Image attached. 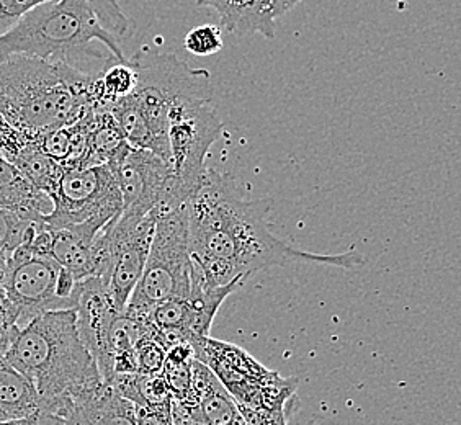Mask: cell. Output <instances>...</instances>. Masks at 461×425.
Instances as JSON below:
<instances>
[{"mask_svg":"<svg viewBox=\"0 0 461 425\" xmlns=\"http://www.w3.org/2000/svg\"><path fill=\"white\" fill-rule=\"evenodd\" d=\"M138 74L131 97L154 138L169 148V112L182 100H213L212 76L194 69L176 54L142 48L130 59ZM170 151V149H169Z\"/></svg>","mask_w":461,"mask_h":425,"instance_id":"obj_6","label":"cell"},{"mask_svg":"<svg viewBox=\"0 0 461 425\" xmlns=\"http://www.w3.org/2000/svg\"><path fill=\"white\" fill-rule=\"evenodd\" d=\"M198 7H212L221 18L222 27L230 33L248 35L260 33L268 40L276 36V27L268 25L260 10L258 0H195Z\"/></svg>","mask_w":461,"mask_h":425,"instance_id":"obj_18","label":"cell"},{"mask_svg":"<svg viewBox=\"0 0 461 425\" xmlns=\"http://www.w3.org/2000/svg\"><path fill=\"white\" fill-rule=\"evenodd\" d=\"M72 411L62 425H136L134 404L102 381L72 396Z\"/></svg>","mask_w":461,"mask_h":425,"instance_id":"obj_14","label":"cell"},{"mask_svg":"<svg viewBox=\"0 0 461 425\" xmlns=\"http://www.w3.org/2000/svg\"><path fill=\"white\" fill-rule=\"evenodd\" d=\"M258 10H260L264 20L268 25L276 27V20L303 0H258Z\"/></svg>","mask_w":461,"mask_h":425,"instance_id":"obj_24","label":"cell"},{"mask_svg":"<svg viewBox=\"0 0 461 425\" xmlns=\"http://www.w3.org/2000/svg\"><path fill=\"white\" fill-rule=\"evenodd\" d=\"M38 136L40 134H30L27 144L15 156H12L9 162L22 172L32 185L51 198L64 167L40 149Z\"/></svg>","mask_w":461,"mask_h":425,"instance_id":"obj_19","label":"cell"},{"mask_svg":"<svg viewBox=\"0 0 461 425\" xmlns=\"http://www.w3.org/2000/svg\"><path fill=\"white\" fill-rule=\"evenodd\" d=\"M61 266L53 258H43L17 248L9 256L5 298L17 311L18 328L50 311L74 310L71 303L56 296Z\"/></svg>","mask_w":461,"mask_h":425,"instance_id":"obj_11","label":"cell"},{"mask_svg":"<svg viewBox=\"0 0 461 425\" xmlns=\"http://www.w3.org/2000/svg\"><path fill=\"white\" fill-rule=\"evenodd\" d=\"M51 200L53 212L43 222L50 230L84 222L105 228L122 212V195L108 166L64 168Z\"/></svg>","mask_w":461,"mask_h":425,"instance_id":"obj_9","label":"cell"},{"mask_svg":"<svg viewBox=\"0 0 461 425\" xmlns=\"http://www.w3.org/2000/svg\"><path fill=\"white\" fill-rule=\"evenodd\" d=\"M104 228H98L92 222L68 226L61 230L53 231V249L51 258L59 266L68 268L76 280H84L94 276V258L92 248L98 232Z\"/></svg>","mask_w":461,"mask_h":425,"instance_id":"obj_16","label":"cell"},{"mask_svg":"<svg viewBox=\"0 0 461 425\" xmlns=\"http://www.w3.org/2000/svg\"><path fill=\"white\" fill-rule=\"evenodd\" d=\"M158 220V210L149 212L141 220L118 216L108 222V293L113 300L116 310L123 312L134 286L141 278L142 270L151 248L154 226Z\"/></svg>","mask_w":461,"mask_h":425,"instance_id":"obj_12","label":"cell"},{"mask_svg":"<svg viewBox=\"0 0 461 425\" xmlns=\"http://www.w3.org/2000/svg\"><path fill=\"white\" fill-rule=\"evenodd\" d=\"M9 268V254L0 252V298H5V278Z\"/></svg>","mask_w":461,"mask_h":425,"instance_id":"obj_26","label":"cell"},{"mask_svg":"<svg viewBox=\"0 0 461 425\" xmlns=\"http://www.w3.org/2000/svg\"><path fill=\"white\" fill-rule=\"evenodd\" d=\"M76 328L80 340L97 364L102 380H112L110 336L122 311L116 310L107 285L98 276L79 280L74 290Z\"/></svg>","mask_w":461,"mask_h":425,"instance_id":"obj_13","label":"cell"},{"mask_svg":"<svg viewBox=\"0 0 461 425\" xmlns=\"http://www.w3.org/2000/svg\"><path fill=\"white\" fill-rule=\"evenodd\" d=\"M41 398L32 383L12 365L0 360V422L38 416Z\"/></svg>","mask_w":461,"mask_h":425,"instance_id":"obj_17","label":"cell"},{"mask_svg":"<svg viewBox=\"0 0 461 425\" xmlns=\"http://www.w3.org/2000/svg\"><path fill=\"white\" fill-rule=\"evenodd\" d=\"M17 319V311L10 304L9 300L0 298V360L5 358L20 330Z\"/></svg>","mask_w":461,"mask_h":425,"instance_id":"obj_23","label":"cell"},{"mask_svg":"<svg viewBox=\"0 0 461 425\" xmlns=\"http://www.w3.org/2000/svg\"><path fill=\"white\" fill-rule=\"evenodd\" d=\"M53 0H0V35L15 27L28 12Z\"/></svg>","mask_w":461,"mask_h":425,"instance_id":"obj_22","label":"cell"},{"mask_svg":"<svg viewBox=\"0 0 461 425\" xmlns=\"http://www.w3.org/2000/svg\"><path fill=\"white\" fill-rule=\"evenodd\" d=\"M108 167L122 195V216L141 220L154 210L169 206L174 172L167 160L130 146Z\"/></svg>","mask_w":461,"mask_h":425,"instance_id":"obj_10","label":"cell"},{"mask_svg":"<svg viewBox=\"0 0 461 425\" xmlns=\"http://www.w3.org/2000/svg\"><path fill=\"white\" fill-rule=\"evenodd\" d=\"M32 222L15 212L0 210V252L10 256L23 242Z\"/></svg>","mask_w":461,"mask_h":425,"instance_id":"obj_21","label":"cell"},{"mask_svg":"<svg viewBox=\"0 0 461 425\" xmlns=\"http://www.w3.org/2000/svg\"><path fill=\"white\" fill-rule=\"evenodd\" d=\"M188 53L195 56H213L222 50L221 30L216 25H202L186 33L184 40Z\"/></svg>","mask_w":461,"mask_h":425,"instance_id":"obj_20","label":"cell"},{"mask_svg":"<svg viewBox=\"0 0 461 425\" xmlns=\"http://www.w3.org/2000/svg\"><path fill=\"white\" fill-rule=\"evenodd\" d=\"M94 41L105 46L116 61H128L89 0H53L28 12L15 27L0 35V62L10 56H28L80 71L87 62L110 61L92 46Z\"/></svg>","mask_w":461,"mask_h":425,"instance_id":"obj_4","label":"cell"},{"mask_svg":"<svg viewBox=\"0 0 461 425\" xmlns=\"http://www.w3.org/2000/svg\"><path fill=\"white\" fill-rule=\"evenodd\" d=\"M195 358L206 365L234 399L240 412L285 414L296 390L294 378L267 370L240 347L204 337L195 346Z\"/></svg>","mask_w":461,"mask_h":425,"instance_id":"obj_7","label":"cell"},{"mask_svg":"<svg viewBox=\"0 0 461 425\" xmlns=\"http://www.w3.org/2000/svg\"><path fill=\"white\" fill-rule=\"evenodd\" d=\"M94 79L62 62L10 56L0 62V115L33 136L77 123L94 110Z\"/></svg>","mask_w":461,"mask_h":425,"instance_id":"obj_2","label":"cell"},{"mask_svg":"<svg viewBox=\"0 0 461 425\" xmlns=\"http://www.w3.org/2000/svg\"><path fill=\"white\" fill-rule=\"evenodd\" d=\"M0 425H40L38 416L25 417V419H17V420H7L0 422Z\"/></svg>","mask_w":461,"mask_h":425,"instance_id":"obj_27","label":"cell"},{"mask_svg":"<svg viewBox=\"0 0 461 425\" xmlns=\"http://www.w3.org/2000/svg\"><path fill=\"white\" fill-rule=\"evenodd\" d=\"M272 203L266 198L240 195L230 174L208 168L202 184L186 203L188 248L192 266L208 284L224 286L288 264H321L357 268L364 264L358 252L314 254L280 240L268 222Z\"/></svg>","mask_w":461,"mask_h":425,"instance_id":"obj_1","label":"cell"},{"mask_svg":"<svg viewBox=\"0 0 461 425\" xmlns=\"http://www.w3.org/2000/svg\"><path fill=\"white\" fill-rule=\"evenodd\" d=\"M0 210L15 212L30 222H45L53 200L32 185L14 164L0 156Z\"/></svg>","mask_w":461,"mask_h":425,"instance_id":"obj_15","label":"cell"},{"mask_svg":"<svg viewBox=\"0 0 461 425\" xmlns=\"http://www.w3.org/2000/svg\"><path fill=\"white\" fill-rule=\"evenodd\" d=\"M134 416H136V425H172L170 409L162 411V409L134 406Z\"/></svg>","mask_w":461,"mask_h":425,"instance_id":"obj_25","label":"cell"},{"mask_svg":"<svg viewBox=\"0 0 461 425\" xmlns=\"http://www.w3.org/2000/svg\"><path fill=\"white\" fill-rule=\"evenodd\" d=\"M5 362L27 378L43 401L76 396L102 376L80 340L74 310L50 311L18 330Z\"/></svg>","mask_w":461,"mask_h":425,"instance_id":"obj_3","label":"cell"},{"mask_svg":"<svg viewBox=\"0 0 461 425\" xmlns=\"http://www.w3.org/2000/svg\"><path fill=\"white\" fill-rule=\"evenodd\" d=\"M224 124L214 110L213 100H182L170 108V166L174 192L182 202L195 194L206 174V156L220 140Z\"/></svg>","mask_w":461,"mask_h":425,"instance_id":"obj_8","label":"cell"},{"mask_svg":"<svg viewBox=\"0 0 461 425\" xmlns=\"http://www.w3.org/2000/svg\"><path fill=\"white\" fill-rule=\"evenodd\" d=\"M190 282L186 203L158 210L148 260L123 312L142 321L160 303L188 296Z\"/></svg>","mask_w":461,"mask_h":425,"instance_id":"obj_5","label":"cell"}]
</instances>
